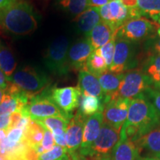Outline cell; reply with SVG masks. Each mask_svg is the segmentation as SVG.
Wrapping results in <instances>:
<instances>
[{"label": "cell", "mask_w": 160, "mask_h": 160, "mask_svg": "<svg viewBox=\"0 0 160 160\" xmlns=\"http://www.w3.org/2000/svg\"><path fill=\"white\" fill-rule=\"evenodd\" d=\"M68 160H92L89 158L84 157L81 155L78 151H76L74 153H68Z\"/></svg>", "instance_id": "38"}, {"label": "cell", "mask_w": 160, "mask_h": 160, "mask_svg": "<svg viewBox=\"0 0 160 160\" xmlns=\"http://www.w3.org/2000/svg\"><path fill=\"white\" fill-rule=\"evenodd\" d=\"M17 2L16 0H0V10L5 9Z\"/></svg>", "instance_id": "42"}, {"label": "cell", "mask_w": 160, "mask_h": 160, "mask_svg": "<svg viewBox=\"0 0 160 160\" xmlns=\"http://www.w3.org/2000/svg\"><path fill=\"white\" fill-rule=\"evenodd\" d=\"M145 96L153 105L160 117V90L150 88L145 91Z\"/></svg>", "instance_id": "32"}, {"label": "cell", "mask_w": 160, "mask_h": 160, "mask_svg": "<svg viewBox=\"0 0 160 160\" xmlns=\"http://www.w3.org/2000/svg\"><path fill=\"white\" fill-rule=\"evenodd\" d=\"M131 99L117 97L104 105L103 122L121 131L128 117Z\"/></svg>", "instance_id": "10"}, {"label": "cell", "mask_w": 160, "mask_h": 160, "mask_svg": "<svg viewBox=\"0 0 160 160\" xmlns=\"http://www.w3.org/2000/svg\"><path fill=\"white\" fill-rule=\"evenodd\" d=\"M137 65L136 43L121 38H116L114 55L108 71L115 74H122L124 72L135 68Z\"/></svg>", "instance_id": "7"}, {"label": "cell", "mask_w": 160, "mask_h": 160, "mask_svg": "<svg viewBox=\"0 0 160 160\" xmlns=\"http://www.w3.org/2000/svg\"><path fill=\"white\" fill-rule=\"evenodd\" d=\"M94 48L87 38L76 42L69 48L68 59L70 69L75 71L85 70L86 62Z\"/></svg>", "instance_id": "13"}, {"label": "cell", "mask_w": 160, "mask_h": 160, "mask_svg": "<svg viewBox=\"0 0 160 160\" xmlns=\"http://www.w3.org/2000/svg\"><path fill=\"white\" fill-rule=\"evenodd\" d=\"M157 33H158V36L160 37V26L159 27V28L157 29Z\"/></svg>", "instance_id": "47"}, {"label": "cell", "mask_w": 160, "mask_h": 160, "mask_svg": "<svg viewBox=\"0 0 160 160\" xmlns=\"http://www.w3.org/2000/svg\"><path fill=\"white\" fill-rule=\"evenodd\" d=\"M87 117L78 111L74 116L70 119L67 131H66V142L68 153H74L80 148L82 142L84 127Z\"/></svg>", "instance_id": "12"}, {"label": "cell", "mask_w": 160, "mask_h": 160, "mask_svg": "<svg viewBox=\"0 0 160 160\" xmlns=\"http://www.w3.org/2000/svg\"><path fill=\"white\" fill-rule=\"evenodd\" d=\"M139 148L148 151L152 157L160 153V128L150 131L134 142Z\"/></svg>", "instance_id": "21"}, {"label": "cell", "mask_w": 160, "mask_h": 160, "mask_svg": "<svg viewBox=\"0 0 160 160\" xmlns=\"http://www.w3.org/2000/svg\"><path fill=\"white\" fill-rule=\"evenodd\" d=\"M0 160H6V159H5V158L1 154V153H0Z\"/></svg>", "instance_id": "46"}, {"label": "cell", "mask_w": 160, "mask_h": 160, "mask_svg": "<svg viewBox=\"0 0 160 160\" xmlns=\"http://www.w3.org/2000/svg\"><path fill=\"white\" fill-rule=\"evenodd\" d=\"M108 6L112 18V23L117 28L122 25L125 22L131 19L129 8L125 7L120 0H111Z\"/></svg>", "instance_id": "23"}, {"label": "cell", "mask_w": 160, "mask_h": 160, "mask_svg": "<svg viewBox=\"0 0 160 160\" xmlns=\"http://www.w3.org/2000/svg\"><path fill=\"white\" fill-rule=\"evenodd\" d=\"M0 25L13 35L23 36L37 28V19L33 7L25 2H15L0 10Z\"/></svg>", "instance_id": "1"}, {"label": "cell", "mask_w": 160, "mask_h": 160, "mask_svg": "<svg viewBox=\"0 0 160 160\" xmlns=\"http://www.w3.org/2000/svg\"><path fill=\"white\" fill-rule=\"evenodd\" d=\"M124 124L137 127L143 137L159 128L160 117L153 105L144 94L131 100L127 119Z\"/></svg>", "instance_id": "2"}, {"label": "cell", "mask_w": 160, "mask_h": 160, "mask_svg": "<svg viewBox=\"0 0 160 160\" xmlns=\"http://www.w3.org/2000/svg\"><path fill=\"white\" fill-rule=\"evenodd\" d=\"M116 38H117V36H115V37L107 44H105V45H103L102 47L99 48L100 53H101L102 57L103 59H105L106 65H107L108 68H110V66L111 65L113 59V55H114Z\"/></svg>", "instance_id": "31"}, {"label": "cell", "mask_w": 160, "mask_h": 160, "mask_svg": "<svg viewBox=\"0 0 160 160\" xmlns=\"http://www.w3.org/2000/svg\"><path fill=\"white\" fill-rule=\"evenodd\" d=\"M77 87L79 88L82 94L98 97L103 102L105 96L98 78L90 72L86 70L79 71Z\"/></svg>", "instance_id": "16"}, {"label": "cell", "mask_w": 160, "mask_h": 160, "mask_svg": "<svg viewBox=\"0 0 160 160\" xmlns=\"http://www.w3.org/2000/svg\"><path fill=\"white\" fill-rule=\"evenodd\" d=\"M54 138L55 143L57 145L67 148V142H66V131L62 130H58L52 132Z\"/></svg>", "instance_id": "35"}, {"label": "cell", "mask_w": 160, "mask_h": 160, "mask_svg": "<svg viewBox=\"0 0 160 160\" xmlns=\"http://www.w3.org/2000/svg\"><path fill=\"white\" fill-rule=\"evenodd\" d=\"M68 155L66 156L65 158H63V159H59V160H68Z\"/></svg>", "instance_id": "45"}, {"label": "cell", "mask_w": 160, "mask_h": 160, "mask_svg": "<svg viewBox=\"0 0 160 160\" xmlns=\"http://www.w3.org/2000/svg\"><path fill=\"white\" fill-rule=\"evenodd\" d=\"M81 91L78 87L54 88L51 90V97L62 111L71 114L79 105Z\"/></svg>", "instance_id": "11"}, {"label": "cell", "mask_w": 160, "mask_h": 160, "mask_svg": "<svg viewBox=\"0 0 160 160\" xmlns=\"http://www.w3.org/2000/svg\"><path fill=\"white\" fill-rule=\"evenodd\" d=\"M69 46V40L65 36H60L50 44L45 56V65L51 73L56 76L68 73Z\"/></svg>", "instance_id": "4"}, {"label": "cell", "mask_w": 160, "mask_h": 160, "mask_svg": "<svg viewBox=\"0 0 160 160\" xmlns=\"http://www.w3.org/2000/svg\"><path fill=\"white\" fill-rule=\"evenodd\" d=\"M80 98L79 111L86 117L103 111L104 105L99 98L85 94H82Z\"/></svg>", "instance_id": "26"}, {"label": "cell", "mask_w": 160, "mask_h": 160, "mask_svg": "<svg viewBox=\"0 0 160 160\" xmlns=\"http://www.w3.org/2000/svg\"><path fill=\"white\" fill-rule=\"evenodd\" d=\"M159 26L145 17L132 19L125 22L117 29V37L136 43L149 39L153 35L156 27Z\"/></svg>", "instance_id": "8"}, {"label": "cell", "mask_w": 160, "mask_h": 160, "mask_svg": "<svg viewBox=\"0 0 160 160\" xmlns=\"http://www.w3.org/2000/svg\"><path fill=\"white\" fill-rule=\"evenodd\" d=\"M150 88H151V82L142 71H128L123 73L119 90L111 99L121 97L131 100L145 94V91Z\"/></svg>", "instance_id": "9"}, {"label": "cell", "mask_w": 160, "mask_h": 160, "mask_svg": "<svg viewBox=\"0 0 160 160\" xmlns=\"http://www.w3.org/2000/svg\"><path fill=\"white\" fill-rule=\"evenodd\" d=\"M102 123V112H98L87 118L85 127H84L82 142L79 150L77 151L80 154L83 156L91 147L99 134Z\"/></svg>", "instance_id": "14"}, {"label": "cell", "mask_w": 160, "mask_h": 160, "mask_svg": "<svg viewBox=\"0 0 160 160\" xmlns=\"http://www.w3.org/2000/svg\"><path fill=\"white\" fill-rule=\"evenodd\" d=\"M110 1L111 0H88V6L89 7L99 8L109 3Z\"/></svg>", "instance_id": "37"}, {"label": "cell", "mask_w": 160, "mask_h": 160, "mask_svg": "<svg viewBox=\"0 0 160 160\" xmlns=\"http://www.w3.org/2000/svg\"><path fill=\"white\" fill-rule=\"evenodd\" d=\"M142 72L148 78L152 88L160 90V54H153L146 60Z\"/></svg>", "instance_id": "20"}, {"label": "cell", "mask_w": 160, "mask_h": 160, "mask_svg": "<svg viewBox=\"0 0 160 160\" xmlns=\"http://www.w3.org/2000/svg\"><path fill=\"white\" fill-rule=\"evenodd\" d=\"M36 122L40 125L45 130L53 132L58 130L67 131L70 119L62 117H51L36 120Z\"/></svg>", "instance_id": "27"}, {"label": "cell", "mask_w": 160, "mask_h": 160, "mask_svg": "<svg viewBox=\"0 0 160 160\" xmlns=\"http://www.w3.org/2000/svg\"><path fill=\"white\" fill-rule=\"evenodd\" d=\"M6 138L12 142H22L25 141V130L19 128H13L8 133Z\"/></svg>", "instance_id": "33"}, {"label": "cell", "mask_w": 160, "mask_h": 160, "mask_svg": "<svg viewBox=\"0 0 160 160\" xmlns=\"http://www.w3.org/2000/svg\"><path fill=\"white\" fill-rule=\"evenodd\" d=\"M110 157L105 158V159H101V160H110Z\"/></svg>", "instance_id": "49"}, {"label": "cell", "mask_w": 160, "mask_h": 160, "mask_svg": "<svg viewBox=\"0 0 160 160\" xmlns=\"http://www.w3.org/2000/svg\"><path fill=\"white\" fill-rule=\"evenodd\" d=\"M8 84L7 82V78H6L5 75L4 74V73L1 71L0 69V88L5 90L8 87Z\"/></svg>", "instance_id": "40"}, {"label": "cell", "mask_w": 160, "mask_h": 160, "mask_svg": "<svg viewBox=\"0 0 160 160\" xmlns=\"http://www.w3.org/2000/svg\"><path fill=\"white\" fill-rule=\"evenodd\" d=\"M85 70L97 77L108 71V68L102 57L99 48L94 50L89 56L86 62Z\"/></svg>", "instance_id": "24"}, {"label": "cell", "mask_w": 160, "mask_h": 160, "mask_svg": "<svg viewBox=\"0 0 160 160\" xmlns=\"http://www.w3.org/2000/svg\"><path fill=\"white\" fill-rule=\"evenodd\" d=\"M59 7L70 14L77 17L88 8V0H59Z\"/></svg>", "instance_id": "28"}, {"label": "cell", "mask_w": 160, "mask_h": 160, "mask_svg": "<svg viewBox=\"0 0 160 160\" xmlns=\"http://www.w3.org/2000/svg\"><path fill=\"white\" fill-rule=\"evenodd\" d=\"M141 150L133 142L119 139L111 153L110 160H139Z\"/></svg>", "instance_id": "17"}, {"label": "cell", "mask_w": 160, "mask_h": 160, "mask_svg": "<svg viewBox=\"0 0 160 160\" xmlns=\"http://www.w3.org/2000/svg\"><path fill=\"white\" fill-rule=\"evenodd\" d=\"M21 113L36 121L51 117H62L71 119V114L62 111L51 97V91H44L42 94L34 96L30 99Z\"/></svg>", "instance_id": "3"}, {"label": "cell", "mask_w": 160, "mask_h": 160, "mask_svg": "<svg viewBox=\"0 0 160 160\" xmlns=\"http://www.w3.org/2000/svg\"><path fill=\"white\" fill-rule=\"evenodd\" d=\"M12 128L13 126H12L11 113L0 116V130H6L9 132Z\"/></svg>", "instance_id": "36"}, {"label": "cell", "mask_w": 160, "mask_h": 160, "mask_svg": "<svg viewBox=\"0 0 160 160\" xmlns=\"http://www.w3.org/2000/svg\"><path fill=\"white\" fill-rule=\"evenodd\" d=\"M55 140L52 132L49 130H45L44 137L42 142L41 143V147L42 148L44 153L51 150L55 146Z\"/></svg>", "instance_id": "34"}, {"label": "cell", "mask_w": 160, "mask_h": 160, "mask_svg": "<svg viewBox=\"0 0 160 160\" xmlns=\"http://www.w3.org/2000/svg\"><path fill=\"white\" fill-rule=\"evenodd\" d=\"M67 155V148L57 145L50 151L38 156V160H59L65 158Z\"/></svg>", "instance_id": "30"}, {"label": "cell", "mask_w": 160, "mask_h": 160, "mask_svg": "<svg viewBox=\"0 0 160 160\" xmlns=\"http://www.w3.org/2000/svg\"><path fill=\"white\" fill-rule=\"evenodd\" d=\"M149 45L154 52V54H160V39L151 42Z\"/></svg>", "instance_id": "39"}, {"label": "cell", "mask_w": 160, "mask_h": 160, "mask_svg": "<svg viewBox=\"0 0 160 160\" xmlns=\"http://www.w3.org/2000/svg\"><path fill=\"white\" fill-rule=\"evenodd\" d=\"M7 81L11 82L31 97L42 91L50 82L49 78L43 72L31 66L19 68Z\"/></svg>", "instance_id": "5"}, {"label": "cell", "mask_w": 160, "mask_h": 160, "mask_svg": "<svg viewBox=\"0 0 160 160\" xmlns=\"http://www.w3.org/2000/svg\"><path fill=\"white\" fill-rule=\"evenodd\" d=\"M4 94H5V90L0 88V104H1L2 101Z\"/></svg>", "instance_id": "44"}, {"label": "cell", "mask_w": 160, "mask_h": 160, "mask_svg": "<svg viewBox=\"0 0 160 160\" xmlns=\"http://www.w3.org/2000/svg\"><path fill=\"white\" fill-rule=\"evenodd\" d=\"M122 77L123 73L115 74V73L107 71L97 77L103 91L104 96H105L103 105H105L111 98L114 97L116 93H117Z\"/></svg>", "instance_id": "19"}, {"label": "cell", "mask_w": 160, "mask_h": 160, "mask_svg": "<svg viewBox=\"0 0 160 160\" xmlns=\"http://www.w3.org/2000/svg\"><path fill=\"white\" fill-rule=\"evenodd\" d=\"M44 133L45 129L33 120H31L25 130V142L35 152H37V150L41 145L44 137Z\"/></svg>", "instance_id": "22"}, {"label": "cell", "mask_w": 160, "mask_h": 160, "mask_svg": "<svg viewBox=\"0 0 160 160\" xmlns=\"http://www.w3.org/2000/svg\"><path fill=\"white\" fill-rule=\"evenodd\" d=\"M117 28L113 24L102 20L86 37L94 50L100 48L117 36Z\"/></svg>", "instance_id": "15"}, {"label": "cell", "mask_w": 160, "mask_h": 160, "mask_svg": "<svg viewBox=\"0 0 160 160\" xmlns=\"http://www.w3.org/2000/svg\"><path fill=\"white\" fill-rule=\"evenodd\" d=\"M16 68L17 62L13 53L8 48L0 44V69L7 79L13 74Z\"/></svg>", "instance_id": "25"}, {"label": "cell", "mask_w": 160, "mask_h": 160, "mask_svg": "<svg viewBox=\"0 0 160 160\" xmlns=\"http://www.w3.org/2000/svg\"><path fill=\"white\" fill-rule=\"evenodd\" d=\"M78 30L85 36L89 34L90 32L102 21L98 8L89 7L85 11L76 17Z\"/></svg>", "instance_id": "18"}, {"label": "cell", "mask_w": 160, "mask_h": 160, "mask_svg": "<svg viewBox=\"0 0 160 160\" xmlns=\"http://www.w3.org/2000/svg\"><path fill=\"white\" fill-rule=\"evenodd\" d=\"M120 1L127 8L137 7L138 0H120Z\"/></svg>", "instance_id": "41"}, {"label": "cell", "mask_w": 160, "mask_h": 160, "mask_svg": "<svg viewBox=\"0 0 160 160\" xmlns=\"http://www.w3.org/2000/svg\"><path fill=\"white\" fill-rule=\"evenodd\" d=\"M154 157H156V158H158V159H160V153H159V154H157V155L154 156Z\"/></svg>", "instance_id": "48"}, {"label": "cell", "mask_w": 160, "mask_h": 160, "mask_svg": "<svg viewBox=\"0 0 160 160\" xmlns=\"http://www.w3.org/2000/svg\"><path fill=\"white\" fill-rule=\"evenodd\" d=\"M137 7L142 14L152 18L160 13V0H138Z\"/></svg>", "instance_id": "29"}, {"label": "cell", "mask_w": 160, "mask_h": 160, "mask_svg": "<svg viewBox=\"0 0 160 160\" xmlns=\"http://www.w3.org/2000/svg\"><path fill=\"white\" fill-rule=\"evenodd\" d=\"M119 139L120 130L103 122L97 139L83 156L92 160H101L110 157Z\"/></svg>", "instance_id": "6"}, {"label": "cell", "mask_w": 160, "mask_h": 160, "mask_svg": "<svg viewBox=\"0 0 160 160\" xmlns=\"http://www.w3.org/2000/svg\"><path fill=\"white\" fill-rule=\"evenodd\" d=\"M139 160H160L158 158L154 157H140Z\"/></svg>", "instance_id": "43"}]
</instances>
